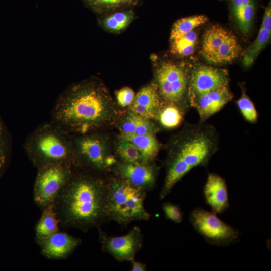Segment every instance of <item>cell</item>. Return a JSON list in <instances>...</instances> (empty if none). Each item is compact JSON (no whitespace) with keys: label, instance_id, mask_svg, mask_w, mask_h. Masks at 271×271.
Returning a JSON list of instances; mask_svg holds the SVG:
<instances>
[{"label":"cell","instance_id":"obj_1","mask_svg":"<svg viewBox=\"0 0 271 271\" xmlns=\"http://www.w3.org/2000/svg\"><path fill=\"white\" fill-rule=\"evenodd\" d=\"M120 111L105 85L91 78L62 92L52 111V122L72 135L84 134L114 126Z\"/></svg>","mask_w":271,"mask_h":271},{"label":"cell","instance_id":"obj_2","mask_svg":"<svg viewBox=\"0 0 271 271\" xmlns=\"http://www.w3.org/2000/svg\"><path fill=\"white\" fill-rule=\"evenodd\" d=\"M107 175L74 168L53 202L59 224L86 232L109 221Z\"/></svg>","mask_w":271,"mask_h":271},{"label":"cell","instance_id":"obj_3","mask_svg":"<svg viewBox=\"0 0 271 271\" xmlns=\"http://www.w3.org/2000/svg\"><path fill=\"white\" fill-rule=\"evenodd\" d=\"M219 140L217 128L206 122L186 123L173 134L164 146L166 173L159 200L164 199L192 169L206 167L219 149Z\"/></svg>","mask_w":271,"mask_h":271},{"label":"cell","instance_id":"obj_4","mask_svg":"<svg viewBox=\"0 0 271 271\" xmlns=\"http://www.w3.org/2000/svg\"><path fill=\"white\" fill-rule=\"evenodd\" d=\"M24 149L37 168L53 164L72 165L73 135L52 122L41 124L31 132Z\"/></svg>","mask_w":271,"mask_h":271},{"label":"cell","instance_id":"obj_5","mask_svg":"<svg viewBox=\"0 0 271 271\" xmlns=\"http://www.w3.org/2000/svg\"><path fill=\"white\" fill-rule=\"evenodd\" d=\"M107 206L109 220L126 227L136 221H148L145 209L146 192L111 173L107 175Z\"/></svg>","mask_w":271,"mask_h":271},{"label":"cell","instance_id":"obj_6","mask_svg":"<svg viewBox=\"0 0 271 271\" xmlns=\"http://www.w3.org/2000/svg\"><path fill=\"white\" fill-rule=\"evenodd\" d=\"M73 155L74 168L104 175L118 161L114 141L103 130L73 136Z\"/></svg>","mask_w":271,"mask_h":271},{"label":"cell","instance_id":"obj_7","mask_svg":"<svg viewBox=\"0 0 271 271\" xmlns=\"http://www.w3.org/2000/svg\"><path fill=\"white\" fill-rule=\"evenodd\" d=\"M190 73L184 67L171 62H164L156 67L154 82L162 104L175 105L185 113L189 111Z\"/></svg>","mask_w":271,"mask_h":271},{"label":"cell","instance_id":"obj_8","mask_svg":"<svg viewBox=\"0 0 271 271\" xmlns=\"http://www.w3.org/2000/svg\"><path fill=\"white\" fill-rule=\"evenodd\" d=\"M242 51L236 36L221 26H212L203 35L201 54L210 64L231 62L240 55Z\"/></svg>","mask_w":271,"mask_h":271},{"label":"cell","instance_id":"obj_9","mask_svg":"<svg viewBox=\"0 0 271 271\" xmlns=\"http://www.w3.org/2000/svg\"><path fill=\"white\" fill-rule=\"evenodd\" d=\"M34 185L35 202L44 208L53 203L71 177L74 171L72 165L53 164L38 168Z\"/></svg>","mask_w":271,"mask_h":271},{"label":"cell","instance_id":"obj_10","mask_svg":"<svg viewBox=\"0 0 271 271\" xmlns=\"http://www.w3.org/2000/svg\"><path fill=\"white\" fill-rule=\"evenodd\" d=\"M189 221L196 231L210 244L226 246L239 240V231L220 219L217 214L202 208L193 209Z\"/></svg>","mask_w":271,"mask_h":271},{"label":"cell","instance_id":"obj_11","mask_svg":"<svg viewBox=\"0 0 271 271\" xmlns=\"http://www.w3.org/2000/svg\"><path fill=\"white\" fill-rule=\"evenodd\" d=\"M229 77L227 70L200 65L190 73L188 98L191 108L202 95L219 88L229 86Z\"/></svg>","mask_w":271,"mask_h":271},{"label":"cell","instance_id":"obj_12","mask_svg":"<svg viewBox=\"0 0 271 271\" xmlns=\"http://www.w3.org/2000/svg\"><path fill=\"white\" fill-rule=\"evenodd\" d=\"M98 229L99 239L103 251L119 262L130 261L142 248L143 235L140 228L134 226L126 234L113 236Z\"/></svg>","mask_w":271,"mask_h":271},{"label":"cell","instance_id":"obj_13","mask_svg":"<svg viewBox=\"0 0 271 271\" xmlns=\"http://www.w3.org/2000/svg\"><path fill=\"white\" fill-rule=\"evenodd\" d=\"M160 167L151 163H125L118 161L110 173L146 192L156 186Z\"/></svg>","mask_w":271,"mask_h":271},{"label":"cell","instance_id":"obj_14","mask_svg":"<svg viewBox=\"0 0 271 271\" xmlns=\"http://www.w3.org/2000/svg\"><path fill=\"white\" fill-rule=\"evenodd\" d=\"M36 241L42 254L52 259H61L69 256L81 244L80 238L66 232L57 231Z\"/></svg>","mask_w":271,"mask_h":271},{"label":"cell","instance_id":"obj_15","mask_svg":"<svg viewBox=\"0 0 271 271\" xmlns=\"http://www.w3.org/2000/svg\"><path fill=\"white\" fill-rule=\"evenodd\" d=\"M162 105L157 85L153 81L139 90L135 94L133 102L126 109L144 118L156 122Z\"/></svg>","mask_w":271,"mask_h":271},{"label":"cell","instance_id":"obj_16","mask_svg":"<svg viewBox=\"0 0 271 271\" xmlns=\"http://www.w3.org/2000/svg\"><path fill=\"white\" fill-rule=\"evenodd\" d=\"M205 202L211 212L218 214L226 211L230 206L226 182L220 175L209 173L203 188Z\"/></svg>","mask_w":271,"mask_h":271},{"label":"cell","instance_id":"obj_17","mask_svg":"<svg viewBox=\"0 0 271 271\" xmlns=\"http://www.w3.org/2000/svg\"><path fill=\"white\" fill-rule=\"evenodd\" d=\"M233 97L229 86L219 88L201 96L193 107L199 115V121L206 122L223 108L233 99Z\"/></svg>","mask_w":271,"mask_h":271},{"label":"cell","instance_id":"obj_18","mask_svg":"<svg viewBox=\"0 0 271 271\" xmlns=\"http://www.w3.org/2000/svg\"><path fill=\"white\" fill-rule=\"evenodd\" d=\"M114 126L119 134L125 135H156L161 129L156 121L134 114L126 108L120 110Z\"/></svg>","mask_w":271,"mask_h":271},{"label":"cell","instance_id":"obj_19","mask_svg":"<svg viewBox=\"0 0 271 271\" xmlns=\"http://www.w3.org/2000/svg\"><path fill=\"white\" fill-rule=\"evenodd\" d=\"M271 35V3L268 2L265 9L262 24L258 35L248 47L243 57V64L249 67L254 63L258 55L270 39Z\"/></svg>","mask_w":271,"mask_h":271},{"label":"cell","instance_id":"obj_20","mask_svg":"<svg viewBox=\"0 0 271 271\" xmlns=\"http://www.w3.org/2000/svg\"><path fill=\"white\" fill-rule=\"evenodd\" d=\"M230 14L242 34L250 31L257 10L258 0H228Z\"/></svg>","mask_w":271,"mask_h":271},{"label":"cell","instance_id":"obj_21","mask_svg":"<svg viewBox=\"0 0 271 271\" xmlns=\"http://www.w3.org/2000/svg\"><path fill=\"white\" fill-rule=\"evenodd\" d=\"M119 135L133 144L141 155L143 163L155 162L162 147L156 134L125 135L119 133Z\"/></svg>","mask_w":271,"mask_h":271},{"label":"cell","instance_id":"obj_22","mask_svg":"<svg viewBox=\"0 0 271 271\" xmlns=\"http://www.w3.org/2000/svg\"><path fill=\"white\" fill-rule=\"evenodd\" d=\"M59 224L53 203H51L43 208L41 216L36 225V239L45 237L58 231Z\"/></svg>","mask_w":271,"mask_h":271},{"label":"cell","instance_id":"obj_23","mask_svg":"<svg viewBox=\"0 0 271 271\" xmlns=\"http://www.w3.org/2000/svg\"><path fill=\"white\" fill-rule=\"evenodd\" d=\"M102 20L103 26L108 30L119 32L132 22L135 13L132 8L118 9L109 13Z\"/></svg>","mask_w":271,"mask_h":271},{"label":"cell","instance_id":"obj_24","mask_svg":"<svg viewBox=\"0 0 271 271\" xmlns=\"http://www.w3.org/2000/svg\"><path fill=\"white\" fill-rule=\"evenodd\" d=\"M186 113L177 106L162 104L156 122L160 128L173 129L183 122Z\"/></svg>","mask_w":271,"mask_h":271},{"label":"cell","instance_id":"obj_25","mask_svg":"<svg viewBox=\"0 0 271 271\" xmlns=\"http://www.w3.org/2000/svg\"><path fill=\"white\" fill-rule=\"evenodd\" d=\"M197 35L194 30L176 36H170L171 51L181 56L192 54L196 45Z\"/></svg>","mask_w":271,"mask_h":271},{"label":"cell","instance_id":"obj_26","mask_svg":"<svg viewBox=\"0 0 271 271\" xmlns=\"http://www.w3.org/2000/svg\"><path fill=\"white\" fill-rule=\"evenodd\" d=\"M85 5L99 14H105L118 9L133 8L143 0H82Z\"/></svg>","mask_w":271,"mask_h":271},{"label":"cell","instance_id":"obj_27","mask_svg":"<svg viewBox=\"0 0 271 271\" xmlns=\"http://www.w3.org/2000/svg\"><path fill=\"white\" fill-rule=\"evenodd\" d=\"M114 149L115 156L119 161L125 163H143L141 155L133 144L119 134L114 140Z\"/></svg>","mask_w":271,"mask_h":271},{"label":"cell","instance_id":"obj_28","mask_svg":"<svg viewBox=\"0 0 271 271\" xmlns=\"http://www.w3.org/2000/svg\"><path fill=\"white\" fill-rule=\"evenodd\" d=\"M241 90L240 97L235 101V104L241 115L247 122L256 123L258 119V113L256 107L247 95L244 83L240 84Z\"/></svg>","mask_w":271,"mask_h":271},{"label":"cell","instance_id":"obj_29","mask_svg":"<svg viewBox=\"0 0 271 271\" xmlns=\"http://www.w3.org/2000/svg\"><path fill=\"white\" fill-rule=\"evenodd\" d=\"M208 21V18L204 15H195L181 18L173 25L170 36L184 34L194 30Z\"/></svg>","mask_w":271,"mask_h":271},{"label":"cell","instance_id":"obj_30","mask_svg":"<svg viewBox=\"0 0 271 271\" xmlns=\"http://www.w3.org/2000/svg\"><path fill=\"white\" fill-rule=\"evenodd\" d=\"M10 137L6 126L0 118V175L5 170L10 152Z\"/></svg>","mask_w":271,"mask_h":271},{"label":"cell","instance_id":"obj_31","mask_svg":"<svg viewBox=\"0 0 271 271\" xmlns=\"http://www.w3.org/2000/svg\"><path fill=\"white\" fill-rule=\"evenodd\" d=\"M135 96L134 91L129 87H124L115 92L116 103L118 107L127 108L133 102Z\"/></svg>","mask_w":271,"mask_h":271},{"label":"cell","instance_id":"obj_32","mask_svg":"<svg viewBox=\"0 0 271 271\" xmlns=\"http://www.w3.org/2000/svg\"><path fill=\"white\" fill-rule=\"evenodd\" d=\"M162 210L167 219L175 223L182 222L183 213L178 205L170 202H166L163 204Z\"/></svg>","mask_w":271,"mask_h":271},{"label":"cell","instance_id":"obj_33","mask_svg":"<svg viewBox=\"0 0 271 271\" xmlns=\"http://www.w3.org/2000/svg\"><path fill=\"white\" fill-rule=\"evenodd\" d=\"M131 263L132 271H146L147 270L146 264L139 261L136 260L134 259L130 261Z\"/></svg>","mask_w":271,"mask_h":271},{"label":"cell","instance_id":"obj_34","mask_svg":"<svg viewBox=\"0 0 271 271\" xmlns=\"http://www.w3.org/2000/svg\"><path fill=\"white\" fill-rule=\"evenodd\" d=\"M220 1H226V0H220Z\"/></svg>","mask_w":271,"mask_h":271}]
</instances>
